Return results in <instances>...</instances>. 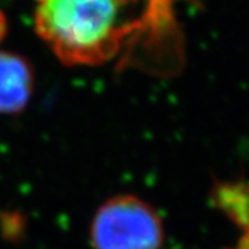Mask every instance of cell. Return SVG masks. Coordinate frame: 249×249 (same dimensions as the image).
Here are the masks:
<instances>
[{
	"instance_id": "1",
	"label": "cell",
	"mask_w": 249,
	"mask_h": 249,
	"mask_svg": "<svg viewBox=\"0 0 249 249\" xmlns=\"http://www.w3.org/2000/svg\"><path fill=\"white\" fill-rule=\"evenodd\" d=\"M137 0H35V29L65 65H101L142 34Z\"/></svg>"
},
{
	"instance_id": "2",
	"label": "cell",
	"mask_w": 249,
	"mask_h": 249,
	"mask_svg": "<svg viewBox=\"0 0 249 249\" xmlns=\"http://www.w3.org/2000/svg\"><path fill=\"white\" fill-rule=\"evenodd\" d=\"M163 230L158 213L133 196L108 199L90 229L93 249H160Z\"/></svg>"
},
{
	"instance_id": "3",
	"label": "cell",
	"mask_w": 249,
	"mask_h": 249,
	"mask_svg": "<svg viewBox=\"0 0 249 249\" xmlns=\"http://www.w3.org/2000/svg\"><path fill=\"white\" fill-rule=\"evenodd\" d=\"M35 88L31 61L13 52H0V115H14L25 109Z\"/></svg>"
},
{
	"instance_id": "4",
	"label": "cell",
	"mask_w": 249,
	"mask_h": 249,
	"mask_svg": "<svg viewBox=\"0 0 249 249\" xmlns=\"http://www.w3.org/2000/svg\"><path fill=\"white\" fill-rule=\"evenodd\" d=\"M6 34H7V19H6V16L3 14V11L0 10V43L3 42Z\"/></svg>"
},
{
	"instance_id": "5",
	"label": "cell",
	"mask_w": 249,
	"mask_h": 249,
	"mask_svg": "<svg viewBox=\"0 0 249 249\" xmlns=\"http://www.w3.org/2000/svg\"><path fill=\"white\" fill-rule=\"evenodd\" d=\"M244 227H247V229H248V231H249V220L245 223V224H244Z\"/></svg>"
}]
</instances>
